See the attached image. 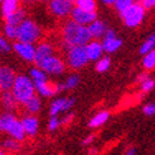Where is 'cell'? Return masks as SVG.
Instances as JSON below:
<instances>
[{
  "instance_id": "ffe728a7",
  "label": "cell",
  "mask_w": 155,
  "mask_h": 155,
  "mask_svg": "<svg viewBox=\"0 0 155 155\" xmlns=\"http://www.w3.org/2000/svg\"><path fill=\"white\" fill-rule=\"evenodd\" d=\"M15 120H17V117L13 112L6 111L5 114L0 115V133H6Z\"/></svg>"
},
{
  "instance_id": "83f0119b",
  "label": "cell",
  "mask_w": 155,
  "mask_h": 155,
  "mask_svg": "<svg viewBox=\"0 0 155 155\" xmlns=\"http://www.w3.org/2000/svg\"><path fill=\"white\" fill-rule=\"evenodd\" d=\"M30 78H32L34 83H38V82L47 80V77H45V72H43L39 67H35L30 69Z\"/></svg>"
},
{
  "instance_id": "4dcf8cb0",
  "label": "cell",
  "mask_w": 155,
  "mask_h": 155,
  "mask_svg": "<svg viewBox=\"0 0 155 155\" xmlns=\"http://www.w3.org/2000/svg\"><path fill=\"white\" fill-rule=\"evenodd\" d=\"M135 3V0H116L115 2V8H116V10L117 12H124L125 9H127V8L130 5H133Z\"/></svg>"
},
{
  "instance_id": "7c38bea8",
  "label": "cell",
  "mask_w": 155,
  "mask_h": 155,
  "mask_svg": "<svg viewBox=\"0 0 155 155\" xmlns=\"http://www.w3.org/2000/svg\"><path fill=\"white\" fill-rule=\"evenodd\" d=\"M54 54V47L49 42H42L35 47V54H34V63L38 64L49 56Z\"/></svg>"
},
{
  "instance_id": "e0dca14e",
  "label": "cell",
  "mask_w": 155,
  "mask_h": 155,
  "mask_svg": "<svg viewBox=\"0 0 155 155\" xmlns=\"http://www.w3.org/2000/svg\"><path fill=\"white\" fill-rule=\"evenodd\" d=\"M6 133L9 134L10 137L15 139V140H18V141H23L25 139V136H27L25 131H24V127H23L21 120H18V119L13 122V125L9 127V130H8Z\"/></svg>"
},
{
  "instance_id": "d6986e66",
  "label": "cell",
  "mask_w": 155,
  "mask_h": 155,
  "mask_svg": "<svg viewBox=\"0 0 155 155\" xmlns=\"http://www.w3.org/2000/svg\"><path fill=\"white\" fill-rule=\"evenodd\" d=\"M2 104L5 107V110L9 111V112H13V110H15V107H17V105H18L14 95L12 94V91H3Z\"/></svg>"
},
{
  "instance_id": "bcb514c9",
  "label": "cell",
  "mask_w": 155,
  "mask_h": 155,
  "mask_svg": "<svg viewBox=\"0 0 155 155\" xmlns=\"http://www.w3.org/2000/svg\"><path fill=\"white\" fill-rule=\"evenodd\" d=\"M39 2H43L44 3V2H49V0H39Z\"/></svg>"
},
{
  "instance_id": "b9f144b4",
  "label": "cell",
  "mask_w": 155,
  "mask_h": 155,
  "mask_svg": "<svg viewBox=\"0 0 155 155\" xmlns=\"http://www.w3.org/2000/svg\"><path fill=\"white\" fill-rule=\"evenodd\" d=\"M125 155H135V149H134V148H130V149L125 153Z\"/></svg>"
},
{
  "instance_id": "ee69618b",
  "label": "cell",
  "mask_w": 155,
  "mask_h": 155,
  "mask_svg": "<svg viewBox=\"0 0 155 155\" xmlns=\"http://www.w3.org/2000/svg\"><path fill=\"white\" fill-rule=\"evenodd\" d=\"M97 154V149H90V155H96Z\"/></svg>"
},
{
  "instance_id": "8d00e7d4",
  "label": "cell",
  "mask_w": 155,
  "mask_h": 155,
  "mask_svg": "<svg viewBox=\"0 0 155 155\" xmlns=\"http://www.w3.org/2000/svg\"><path fill=\"white\" fill-rule=\"evenodd\" d=\"M144 114L148 115V116H151V115H155V104H148L146 106H144Z\"/></svg>"
},
{
  "instance_id": "7a4b0ae2",
  "label": "cell",
  "mask_w": 155,
  "mask_h": 155,
  "mask_svg": "<svg viewBox=\"0 0 155 155\" xmlns=\"http://www.w3.org/2000/svg\"><path fill=\"white\" fill-rule=\"evenodd\" d=\"M34 92H35V86L32 78L21 74L15 77L14 84L12 87V94L14 95L18 104L23 105L24 102H27L30 97L34 96Z\"/></svg>"
},
{
  "instance_id": "d6a6232c",
  "label": "cell",
  "mask_w": 155,
  "mask_h": 155,
  "mask_svg": "<svg viewBox=\"0 0 155 155\" xmlns=\"http://www.w3.org/2000/svg\"><path fill=\"white\" fill-rule=\"evenodd\" d=\"M78 82H80V77L77 76V74H72L71 77H68V80H67L66 83H64L66 90H72V88H74L77 84H78Z\"/></svg>"
},
{
  "instance_id": "cb8c5ba5",
  "label": "cell",
  "mask_w": 155,
  "mask_h": 155,
  "mask_svg": "<svg viewBox=\"0 0 155 155\" xmlns=\"http://www.w3.org/2000/svg\"><path fill=\"white\" fill-rule=\"evenodd\" d=\"M2 149L3 150H6L9 153H15L20 149V141L15 140L13 137H9V139H5V140L2 141Z\"/></svg>"
},
{
  "instance_id": "8992f818",
  "label": "cell",
  "mask_w": 155,
  "mask_h": 155,
  "mask_svg": "<svg viewBox=\"0 0 155 155\" xmlns=\"http://www.w3.org/2000/svg\"><path fill=\"white\" fill-rule=\"evenodd\" d=\"M43 72L49 73V74H61L64 72L66 69V63L64 61L59 58L58 56H49L47 58H44L41 63L37 64Z\"/></svg>"
},
{
  "instance_id": "f546056e",
  "label": "cell",
  "mask_w": 155,
  "mask_h": 155,
  "mask_svg": "<svg viewBox=\"0 0 155 155\" xmlns=\"http://www.w3.org/2000/svg\"><path fill=\"white\" fill-rule=\"evenodd\" d=\"M154 47H155V34L149 37L148 39L144 42V44L141 45V48H140V53L141 54H146L148 52H150L151 49H154Z\"/></svg>"
},
{
  "instance_id": "ab89813d",
  "label": "cell",
  "mask_w": 155,
  "mask_h": 155,
  "mask_svg": "<svg viewBox=\"0 0 155 155\" xmlns=\"http://www.w3.org/2000/svg\"><path fill=\"white\" fill-rule=\"evenodd\" d=\"M94 140H95V135H90V136H87L86 139H84L82 144H83V145H88V144H91Z\"/></svg>"
},
{
  "instance_id": "6da1fadb",
  "label": "cell",
  "mask_w": 155,
  "mask_h": 155,
  "mask_svg": "<svg viewBox=\"0 0 155 155\" xmlns=\"http://www.w3.org/2000/svg\"><path fill=\"white\" fill-rule=\"evenodd\" d=\"M62 37H63V47L66 51L71 45H86L92 39L88 27L81 25L72 19L66 21V24L63 25Z\"/></svg>"
},
{
  "instance_id": "e575fe53",
  "label": "cell",
  "mask_w": 155,
  "mask_h": 155,
  "mask_svg": "<svg viewBox=\"0 0 155 155\" xmlns=\"http://www.w3.org/2000/svg\"><path fill=\"white\" fill-rule=\"evenodd\" d=\"M12 51V47L10 44L8 43L6 39H4V38L0 37V53H8Z\"/></svg>"
},
{
  "instance_id": "ba28073f",
  "label": "cell",
  "mask_w": 155,
  "mask_h": 155,
  "mask_svg": "<svg viewBox=\"0 0 155 155\" xmlns=\"http://www.w3.org/2000/svg\"><path fill=\"white\" fill-rule=\"evenodd\" d=\"M71 18L73 21L76 23H78V24L81 25H86L88 27L90 24L94 20H96L97 18V15L96 13H91V12H86V10H82L80 9V8H72V10H71Z\"/></svg>"
},
{
  "instance_id": "7dc6e473",
  "label": "cell",
  "mask_w": 155,
  "mask_h": 155,
  "mask_svg": "<svg viewBox=\"0 0 155 155\" xmlns=\"http://www.w3.org/2000/svg\"><path fill=\"white\" fill-rule=\"evenodd\" d=\"M69 2H71L72 4H74V0H69Z\"/></svg>"
},
{
  "instance_id": "8fae6325",
  "label": "cell",
  "mask_w": 155,
  "mask_h": 155,
  "mask_svg": "<svg viewBox=\"0 0 155 155\" xmlns=\"http://www.w3.org/2000/svg\"><path fill=\"white\" fill-rule=\"evenodd\" d=\"M13 49L15 53L19 54V57L25 59L27 62H34V54L35 47L32 43H24V42H17L13 45Z\"/></svg>"
},
{
  "instance_id": "44dd1931",
  "label": "cell",
  "mask_w": 155,
  "mask_h": 155,
  "mask_svg": "<svg viewBox=\"0 0 155 155\" xmlns=\"http://www.w3.org/2000/svg\"><path fill=\"white\" fill-rule=\"evenodd\" d=\"M88 30H90L92 38H100V37H104V34L106 32V27L102 21L96 19L88 25Z\"/></svg>"
},
{
  "instance_id": "484cf974",
  "label": "cell",
  "mask_w": 155,
  "mask_h": 155,
  "mask_svg": "<svg viewBox=\"0 0 155 155\" xmlns=\"http://www.w3.org/2000/svg\"><path fill=\"white\" fill-rule=\"evenodd\" d=\"M74 5L82 10L96 13V2L95 0H74Z\"/></svg>"
},
{
  "instance_id": "f35d334b",
  "label": "cell",
  "mask_w": 155,
  "mask_h": 155,
  "mask_svg": "<svg viewBox=\"0 0 155 155\" xmlns=\"http://www.w3.org/2000/svg\"><path fill=\"white\" fill-rule=\"evenodd\" d=\"M73 117H74V115L73 114H69V115H67L66 117H63L61 120V124H63V125H67V124H69L72 120H73Z\"/></svg>"
},
{
  "instance_id": "1f68e13d",
  "label": "cell",
  "mask_w": 155,
  "mask_h": 155,
  "mask_svg": "<svg viewBox=\"0 0 155 155\" xmlns=\"http://www.w3.org/2000/svg\"><path fill=\"white\" fill-rule=\"evenodd\" d=\"M4 34L6 38L9 39H17V27L15 25H10V24H5L4 27Z\"/></svg>"
},
{
  "instance_id": "f6af8a7d",
  "label": "cell",
  "mask_w": 155,
  "mask_h": 155,
  "mask_svg": "<svg viewBox=\"0 0 155 155\" xmlns=\"http://www.w3.org/2000/svg\"><path fill=\"white\" fill-rule=\"evenodd\" d=\"M0 155H5V153H4V150L2 148H0Z\"/></svg>"
},
{
  "instance_id": "836d02e7",
  "label": "cell",
  "mask_w": 155,
  "mask_h": 155,
  "mask_svg": "<svg viewBox=\"0 0 155 155\" xmlns=\"http://www.w3.org/2000/svg\"><path fill=\"white\" fill-rule=\"evenodd\" d=\"M140 84H141V91L143 92H149L150 90H153L155 87V81L148 77V78H145Z\"/></svg>"
},
{
  "instance_id": "d590c367",
  "label": "cell",
  "mask_w": 155,
  "mask_h": 155,
  "mask_svg": "<svg viewBox=\"0 0 155 155\" xmlns=\"http://www.w3.org/2000/svg\"><path fill=\"white\" fill-rule=\"evenodd\" d=\"M59 125H61V120L57 119V116H52L51 120H49V124H48V129L51 131H54V130L58 129Z\"/></svg>"
},
{
  "instance_id": "52a82bcc",
  "label": "cell",
  "mask_w": 155,
  "mask_h": 155,
  "mask_svg": "<svg viewBox=\"0 0 155 155\" xmlns=\"http://www.w3.org/2000/svg\"><path fill=\"white\" fill-rule=\"evenodd\" d=\"M73 4L69 0H49V12L59 18H64L71 14Z\"/></svg>"
},
{
  "instance_id": "5bb4252c",
  "label": "cell",
  "mask_w": 155,
  "mask_h": 155,
  "mask_svg": "<svg viewBox=\"0 0 155 155\" xmlns=\"http://www.w3.org/2000/svg\"><path fill=\"white\" fill-rule=\"evenodd\" d=\"M74 104V100L72 98H58L56 101H53L51 106V116H57L62 111L69 110Z\"/></svg>"
},
{
  "instance_id": "30bf717a",
  "label": "cell",
  "mask_w": 155,
  "mask_h": 155,
  "mask_svg": "<svg viewBox=\"0 0 155 155\" xmlns=\"http://www.w3.org/2000/svg\"><path fill=\"white\" fill-rule=\"evenodd\" d=\"M101 44H102V49L105 52L112 53V52H116L121 47L122 42H121V39H119V38H116V34H115L114 30L107 29L104 34V42Z\"/></svg>"
},
{
  "instance_id": "9a60e30c",
  "label": "cell",
  "mask_w": 155,
  "mask_h": 155,
  "mask_svg": "<svg viewBox=\"0 0 155 155\" xmlns=\"http://www.w3.org/2000/svg\"><path fill=\"white\" fill-rule=\"evenodd\" d=\"M34 86H35V90L39 92L42 96H44V97H51L53 95L58 94L57 83L48 82L47 80H44L42 82H38V83H34Z\"/></svg>"
},
{
  "instance_id": "60d3db41",
  "label": "cell",
  "mask_w": 155,
  "mask_h": 155,
  "mask_svg": "<svg viewBox=\"0 0 155 155\" xmlns=\"http://www.w3.org/2000/svg\"><path fill=\"white\" fill-rule=\"evenodd\" d=\"M145 78H148V74L143 73V74H140V76L137 77V82H139V83H141V82H143V81H144Z\"/></svg>"
},
{
  "instance_id": "74e56055",
  "label": "cell",
  "mask_w": 155,
  "mask_h": 155,
  "mask_svg": "<svg viewBox=\"0 0 155 155\" xmlns=\"http://www.w3.org/2000/svg\"><path fill=\"white\" fill-rule=\"evenodd\" d=\"M139 3H140L145 9H150V8L155 6V0H139Z\"/></svg>"
},
{
  "instance_id": "4316f807",
  "label": "cell",
  "mask_w": 155,
  "mask_h": 155,
  "mask_svg": "<svg viewBox=\"0 0 155 155\" xmlns=\"http://www.w3.org/2000/svg\"><path fill=\"white\" fill-rule=\"evenodd\" d=\"M143 66L145 69H154L155 68V49H151L145 54L144 61H143Z\"/></svg>"
},
{
  "instance_id": "f1b7e54d",
  "label": "cell",
  "mask_w": 155,
  "mask_h": 155,
  "mask_svg": "<svg viewBox=\"0 0 155 155\" xmlns=\"http://www.w3.org/2000/svg\"><path fill=\"white\" fill-rule=\"evenodd\" d=\"M110 64H111L110 58H107V57L98 58V59H97V63H96V71L104 73V72L107 71L108 68H110Z\"/></svg>"
},
{
  "instance_id": "4fadbf2b",
  "label": "cell",
  "mask_w": 155,
  "mask_h": 155,
  "mask_svg": "<svg viewBox=\"0 0 155 155\" xmlns=\"http://www.w3.org/2000/svg\"><path fill=\"white\" fill-rule=\"evenodd\" d=\"M84 49H86L88 61H97L98 58H101L102 56V44L98 41H90L86 45H84Z\"/></svg>"
},
{
  "instance_id": "c3c4849f",
  "label": "cell",
  "mask_w": 155,
  "mask_h": 155,
  "mask_svg": "<svg viewBox=\"0 0 155 155\" xmlns=\"http://www.w3.org/2000/svg\"><path fill=\"white\" fill-rule=\"evenodd\" d=\"M2 2H3V0H0V3H2Z\"/></svg>"
},
{
  "instance_id": "2e32d148",
  "label": "cell",
  "mask_w": 155,
  "mask_h": 155,
  "mask_svg": "<svg viewBox=\"0 0 155 155\" xmlns=\"http://www.w3.org/2000/svg\"><path fill=\"white\" fill-rule=\"evenodd\" d=\"M21 124H23V127H24V131L27 135L34 136L37 134L39 124H38V120L35 116H33V115L24 116V117L21 119Z\"/></svg>"
},
{
  "instance_id": "ac0fdd59",
  "label": "cell",
  "mask_w": 155,
  "mask_h": 155,
  "mask_svg": "<svg viewBox=\"0 0 155 155\" xmlns=\"http://www.w3.org/2000/svg\"><path fill=\"white\" fill-rule=\"evenodd\" d=\"M25 19V10L24 9H19L18 10H15L14 13L9 14V15H6V17H4V20L6 24H10V25H15V27H18L20 23Z\"/></svg>"
},
{
  "instance_id": "7bdbcfd3",
  "label": "cell",
  "mask_w": 155,
  "mask_h": 155,
  "mask_svg": "<svg viewBox=\"0 0 155 155\" xmlns=\"http://www.w3.org/2000/svg\"><path fill=\"white\" fill-rule=\"evenodd\" d=\"M102 2H104L105 4H107V5H114L116 0H102Z\"/></svg>"
},
{
  "instance_id": "603a6c76",
  "label": "cell",
  "mask_w": 155,
  "mask_h": 155,
  "mask_svg": "<svg viewBox=\"0 0 155 155\" xmlns=\"http://www.w3.org/2000/svg\"><path fill=\"white\" fill-rule=\"evenodd\" d=\"M19 9V0H3L2 2V13L3 17H6L15 10Z\"/></svg>"
},
{
  "instance_id": "3957f363",
  "label": "cell",
  "mask_w": 155,
  "mask_h": 155,
  "mask_svg": "<svg viewBox=\"0 0 155 155\" xmlns=\"http://www.w3.org/2000/svg\"><path fill=\"white\" fill-rule=\"evenodd\" d=\"M42 32L35 21L24 19L17 27V41L24 43H35L41 38Z\"/></svg>"
},
{
  "instance_id": "277c9868",
  "label": "cell",
  "mask_w": 155,
  "mask_h": 155,
  "mask_svg": "<svg viewBox=\"0 0 155 155\" xmlns=\"http://www.w3.org/2000/svg\"><path fill=\"white\" fill-rule=\"evenodd\" d=\"M120 14L126 27L135 28L141 24V21L145 17V8L137 2V3H134L133 5H130L127 9L121 12Z\"/></svg>"
},
{
  "instance_id": "5b68a950",
  "label": "cell",
  "mask_w": 155,
  "mask_h": 155,
  "mask_svg": "<svg viewBox=\"0 0 155 155\" xmlns=\"http://www.w3.org/2000/svg\"><path fill=\"white\" fill-rule=\"evenodd\" d=\"M88 57L84 45H71L67 49V63L72 69H80L86 66Z\"/></svg>"
},
{
  "instance_id": "9c48e42d",
  "label": "cell",
  "mask_w": 155,
  "mask_h": 155,
  "mask_svg": "<svg viewBox=\"0 0 155 155\" xmlns=\"http://www.w3.org/2000/svg\"><path fill=\"white\" fill-rule=\"evenodd\" d=\"M15 72L10 67L0 66V90L2 91H10L14 81H15Z\"/></svg>"
},
{
  "instance_id": "d4e9b609",
  "label": "cell",
  "mask_w": 155,
  "mask_h": 155,
  "mask_svg": "<svg viewBox=\"0 0 155 155\" xmlns=\"http://www.w3.org/2000/svg\"><path fill=\"white\" fill-rule=\"evenodd\" d=\"M108 111H101V112H98L97 115H95L94 117H92L90 120V127H98V126H101L104 125V124L107 121L108 119Z\"/></svg>"
},
{
  "instance_id": "7402d4cb",
  "label": "cell",
  "mask_w": 155,
  "mask_h": 155,
  "mask_svg": "<svg viewBox=\"0 0 155 155\" xmlns=\"http://www.w3.org/2000/svg\"><path fill=\"white\" fill-rule=\"evenodd\" d=\"M24 105V108H25V111L30 115H33V114H37L38 111L41 110V100L38 96H33V97H30L27 102L23 104Z\"/></svg>"
}]
</instances>
